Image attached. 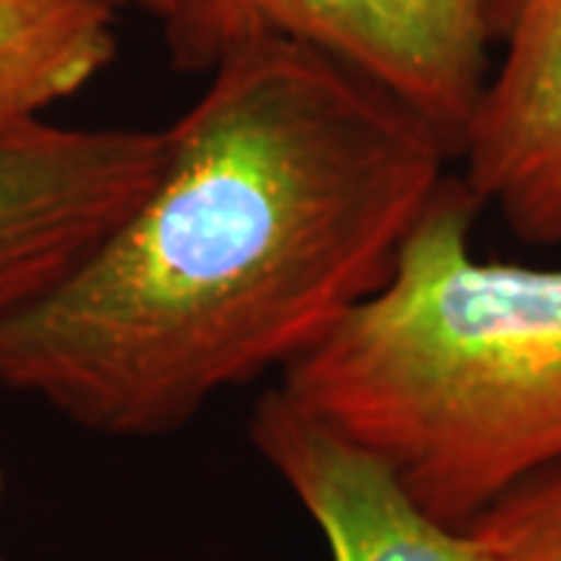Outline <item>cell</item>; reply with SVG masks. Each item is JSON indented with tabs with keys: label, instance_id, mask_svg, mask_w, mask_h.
<instances>
[{
	"label": "cell",
	"instance_id": "obj_5",
	"mask_svg": "<svg viewBox=\"0 0 561 561\" xmlns=\"http://www.w3.org/2000/svg\"><path fill=\"white\" fill-rule=\"evenodd\" d=\"M500 72L465 128L461 181L530 247L561 243V0H493Z\"/></svg>",
	"mask_w": 561,
	"mask_h": 561
},
{
	"label": "cell",
	"instance_id": "obj_9",
	"mask_svg": "<svg viewBox=\"0 0 561 561\" xmlns=\"http://www.w3.org/2000/svg\"><path fill=\"white\" fill-rule=\"evenodd\" d=\"M131 3H138L140 10H147V13L157 16V20H160L162 10H165V0H131Z\"/></svg>",
	"mask_w": 561,
	"mask_h": 561
},
{
	"label": "cell",
	"instance_id": "obj_6",
	"mask_svg": "<svg viewBox=\"0 0 561 561\" xmlns=\"http://www.w3.org/2000/svg\"><path fill=\"white\" fill-rule=\"evenodd\" d=\"M250 443L316 522L331 561H493L471 530L427 515L378 456L284 387L253 405Z\"/></svg>",
	"mask_w": 561,
	"mask_h": 561
},
{
	"label": "cell",
	"instance_id": "obj_7",
	"mask_svg": "<svg viewBox=\"0 0 561 561\" xmlns=\"http://www.w3.org/2000/svg\"><path fill=\"white\" fill-rule=\"evenodd\" d=\"M125 0H0V128L44 119L119 50Z\"/></svg>",
	"mask_w": 561,
	"mask_h": 561
},
{
	"label": "cell",
	"instance_id": "obj_4",
	"mask_svg": "<svg viewBox=\"0 0 561 561\" xmlns=\"http://www.w3.org/2000/svg\"><path fill=\"white\" fill-rule=\"evenodd\" d=\"M165 160V128H0V316L88 260L153 191Z\"/></svg>",
	"mask_w": 561,
	"mask_h": 561
},
{
	"label": "cell",
	"instance_id": "obj_2",
	"mask_svg": "<svg viewBox=\"0 0 561 561\" xmlns=\"http://www.w3.org/2000/svg\"><path fill=\"white\" fill-rule=\"evenodd\" d=\"M481 209L446 175L381 290L280 371L449 527L561 465V265L478 260Z\"/></svg>",
	"mask_w": 561,
	"mask_h": 561
},
{
	"label": "cell",
	"instance_id": "obj_8",
	"mask_svg": "<svg viewBox=\"0 0 561 561\" xmlns=\"http://www.w3.org/2000/svg\"><path fill=\"white\" fill-rule=\"evenodd\" d=\"M465 530L493 561H561V465L508 490Z\"/></svg>",
	"mask_w": 561,
	"mask_h": 561
},
{
	"label": "cell",
	"instance_id": "obj_1",
	"mask_svg": "<svg viewBox=\"0 0 561 561\" xmlns=\"http://www.w3.org/2000/svg\"><path fill=\"white\" fill-rule=\"evenodd\" d=\"M165 135L138 209L0 316V390L113 440L179 434L316 350L393 275L449 160L383 88L275 35L221 54Z\"/></svg>",
	"mask_w": 561,
	"mask_h": 561
},
{
	"label": "cell",
	"instance_id": "obj_10",
	"mask_svg": "<svg viewBox=\"0 0 561 561\" xmlns=\"http://www.w3.org/2000/svg\"><path fill=\"white\" fill-rule=\"evenodd\" d=\"M0 496H3V474H0ZM3 561V559H0Z\"/></svg>",
	"mask_w": 561,
	"mask_h": 561
},
{
	"label": "cell",
	"instance_id": "obj_3",
	"mask_svg": "<svg viewBox=\"0 0 561 561\" xmlns=\"http://www.w3.org/2000/svg\"><path fill=\"white\" fill-rule=\"evenodd\" d=\"M493 0H165L162 35L181 72H213L260 35L319 50L409 106L459 157L486 84Z\"/></svg>",
	"mask_w": 561,
	"mask_h": 561
}]
</instances>
